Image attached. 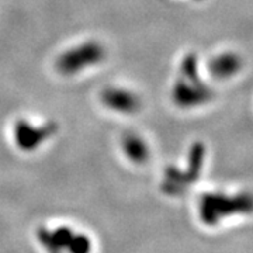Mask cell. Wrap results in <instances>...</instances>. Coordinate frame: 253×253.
<instances>
[{"instance_id":"6da1fadb","label":"cell","mask_w":253,"mask_h":253,"mask_svg":"<svg viewBox=\"0 0 253 253\" xmlns=\"http://www.w3.org/2000/svg\"><path fill=\"white\" fill-rule=\"evenodd\" d=\"M214 91L201 81L197 69V58L189 54L181 63V76L173 87V100L177 106L190 109L212 99Z\"/></svg>"},{"instance_id":"7a4b0ae2","label":"cell","mask_w":253,"mask_h":253,"mask_svg":"<svg viewBox=\"0 0 253 253\" xmlns=\"http://www.w3.org/2000/svg\"><path fill=\"white\" fill-rule=\"evenodd\" d=\"M252 201L248 194L228 197L224 194H204L200 203V217L204 224L215 225L222 218L239 212H249Z\"/></svg>"},{"instance_id":"3957f363","label":"cell","mask_w":253,"mask_h":253,"mask_svg":"<svg viewBox=\"0 0 253 253\" xmlns=\"http://www.w3.org/2000/svg\"><path fill=\"white\" fill-rule=\"evenodd\" d=\"M106 56L104 48L99 42L89 41L68 49L56 59V69L62 75H76L86 68L100 63Z\"/></svg>"},{"instance_id":"277c9868","label":"cell","mask_w":253,"mask_h":253,"mask_svg":"<svg viewBox=\"0 0 253 253\" xmlns=\"http://www.w3.org/2000/svg\"><path fill=\"white\" fill-rule=\"evenodd\" d=\"M55 123H48L42 126H34L27 121L20 120L14 126V141L21 151H34L49 136L56 132Z\"/></svg>"},{"instance_id":"5b68a950","label":"cell","mask_w":253,"mask_h":253,"mask_svg":"<svg viewBox=\"0 0 253 253\" xmlns=\"http://www.w3.org/2000/svg\"><path fill=\"white\" fill-rule=\"evenodd\" d=\"M101 101L106 107L121 114H132L141 109V99L132 91L109 87L101 91Z\"/></svg>"},{"instance_id":"8992f818","label":"cell","mask_w":253,"mask_h":253,"mask_svg":"<svg viewBox=\"0 0 253 253\" xmlns=\"http://www.w3.org/2000/svg\"><path fill=\"white\" fill-rule=\"evenodd\" d=\"M73 232L68 226H59L55 231H49L46 228H40L37 231V238L40 244L45 248L49 253H61L62 249H66L72 239Z\"/></svg>"},{"instance_id":"52a82bcc","label":"cell","mask_w":253,"mask_h":253,"mask_svg":"<svg viewBox=\"0 0 253 253\" xmlns=\"http://www.w3.org/2000/svg\"><path fill=\"white\" fill-rule=\"evenodd\" d=\"M211 75L217 79H228L241 69V59L236 54H222L211 59L208 65Z\"/></svg>"},{"instance_id":"ba28073f","label":"cell","mask_w":253,"mask_h":253,"mask_svg":"<svg viewBox=\"0 0 253 253\" xmlns=\"http://www.w3.org/2000/svg\"><path fill=\"white\" fill-rule=\"evenodd\" d=\"M123 149L124 154L135 163H144L149 158V149L144 139L134 132H128L123 136Z\"/></svg>"},{"instance_id":"9c48e42d","label":"cell","mask_w":253,"mask_h":253,"mask_svg":"<svg viewBox=\"0 0 253 253\" xmlns=\"http://www.w3.org/2000/svg\"><path fill=\"white\" fill-rule=\"evenodd\" d=\"M66 251L69 253H90L91 241L87 235L82 234H73L71 242L68 245Z\"/></svg>"}]
</instances>
